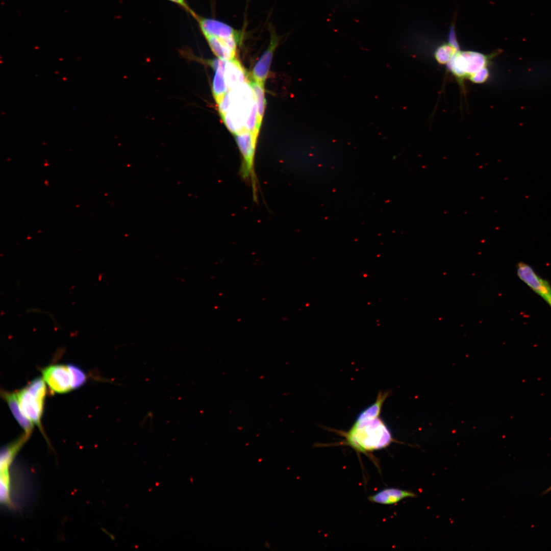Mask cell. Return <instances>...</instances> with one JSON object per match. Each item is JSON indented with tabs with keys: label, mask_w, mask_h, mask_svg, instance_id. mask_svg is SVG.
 I'll return each instance as SVG.
<instances>
[{
	"label": "cell",
	"mask_w": 551,
	"mask_h": 551,
	"mask_svg": "<svg viewBox=\"0 0 551 551\" xmlns=\"http://www.w3.org/2000/svg\"><path fill=\"white\" fill-rule=\"evenodd\" d=\"M169 1L181 6L182 7H184L185 9H187V10L190 11L191 13L192 12L189 9V8L187 6V4H186V3L185 2V0H169Z\"/></svg>",
	"instance_id": "obj_16"
},
{
	"label": "cell",
	"mask_w": 551,
	"mask_h": 551,
	"mask_svg": "<svg viewBox=\"0 0 551 551\" xmlns=\"http://www.w3.org/2000/svg\"><path fill=\"white\" fill-rule=\"evenodd\" d=\"M518 278L551 307V286L528 264L520 262L516 266Z\"/></svg>",
	"instance_id": "obj_5"
},
{
	"label": "cell",
	"mask_w": 551,
	"mask_h": 551,
	"mask_svg": "<svg viewBox=\"0 0 551 551\" xmlns=\"http://www.w3.org/2000/svg\"><path fill=\"white\" fill-rule=\"evenodd\" d=\"M68 365L71 375L73 390L81 387L87 380L86 372L77 365L72 364Z\"/></svg>",
	"instance_id": "obj_15"
},
{
	"label": "cell",
	"mask_w": 551,
	"mask_h": 551,
	"mask_svg": "<svg viewBox=\"0 0 551 551\" xmlns=\"http://www.w3.org/2000/svg\"><path fill=\"white\" fill-rule=\"evenodd\" d=\"M416 497V494L409 490L390 488L383 489L368 497L372 503L382 505H392L404 498Z\"/></svg>",
	"instance_id": "obj_11"
},
{
	"label": "cell",
	"mask_w": 551,
	"mask_h": 551,
	"mask_svg": "<svg viewBox=\"0 0 551 551\" xmlns=\"http://www.w3.org/2000/svg\"><path fill=\"white\" fill-rule=\"evenodd\" d=\"M235 136L242 158L241 175L245 181L251 184L254 197L256 200L257 188L254 161L258 136L248 131H242Z\"/></svg>",
	"instance_id": "obj_3"
},
{
	"label": "cell",
	"mask_w": 551,
	"mask_h": 551,
	"mask_svg": "<svg viewBox=\"0 0 551 551\" xmlns=\"http://www.w3.org/2000/svg\"><path fill=\"white\" fill-rule=\"evenodd\" d=\"M46 394L45 382L43 379L40 377L33 379L16 392L18 403L22 412L37 426L48 441L41 422Z\"/></svg>",
	"instance_id": "obj_2"
},
{
	"label": "cell",
	"mask_w": 551,
	"mask_h": 551,
	"mask_svg": "<svg viewBox=\"0 0 551 551\" xmlns=\"http://www.w3.org/2000/svg\"><path fill=\"white\" fill-rule=\"evenodd\" d=\"M192 14L197 21L204 36L233 37L242 41L244 37V32L242 31L236 30L220 21L199 16L193 12Z\"/></svg>",
	"instance_id": "obj_6"
},
{
	"label": "cell",
	"mask_w": 551,
	"mask_h": 551,
	"mask_svg": "<svg viewBox=\"0 0 551 551\" xmlns=\"http://www.w3.org/2000/svg\"><path fill=\"white\" fill-rule=\"evenodd\" d=\"M45 383L53 392L65 393L73 390L72 378L68 365H49L41 370Z\"/></svg>",
	"instance_id": "obj_4"
},
{
	"label": "cell",
	"mask_w": 551,
	"mask_h": 551,
	"mask_svg": "<svg viewBox=\"0 0 551 551\" xmlns=\"http://www.w3.org/2000/svg\"><path fill=\"white\" fill-rule=\"evenodd\" d=\"M209 46L213 53L219 58L223 60H230L235 58L237 48L241 41L233 37H218L206 36Z\"/></svg>",
	"instance_id": "obj_8"
},
{
	"label": "cell",
	"mask_w": 551,
	"mask_h": 551,
	"mask_svg": "<svg viewBox=\"0 0 551 551\" xmlns=\"http://www.w3.org/2000/svg\"><path fill=\"white\" fill-rule=\"evenodd\" d=\"M270 30L269 45L255 64L252 71L253 80L260 83H264L268 76L274 52L279 42V37L274 30L271 28Z\"/></svg>",
	"instance_id": "obj_7"
},
{
	"label": "cell",
	"mask_w": 551,
	"mask_h": 551,
	"mask_svg": "<svg viewBox=\"0 0 551 551\" xmlns=\"http://www.w3.org/2000/svg\"><path fill=\"white\" fill-rule=\"evenodd\" d=\"M226 61L218 59L210 62L211 65L216 70L213 80L212 91L217 104L228 92L224 77Z\"/></svg>",
	"instance_id": "obj_12"
},
{
	"label": "cell",
	"mask_w": 551,
	"mask_h": 551,
	"mask_svg": "<svg viewBox=\"0 0 551 551\" xmlns=\"http://www.w3.org/2000/svg\"><path fill=\"white\" fill-rule=\"evenodd\" d=\"M388 393H379L376 401L362 411L355 423L343 433L345 444L356 451L366 454L387 447L395 441L380 413Z\"/></svg>",
	"instance_id": "obj_1"
},
{
	"label": "cell",
	"mask_w": 551,
	"mask_h": 551,
	"mask_svg": "<svg viewBox=\"0 0 551 551\" xmlns=\"http://www.w3.org/2000/svg\"><path fill=\"white\" fill-rule=\"evenodd\" d=\"M1 396L7 403L13 416L29 438L33 433L34 423L23 414L17 397L16 392L5 390L1 391Z\"/></svg>",
	"instance_id": "obj_9"
},
{
	"label": "cell",
	"mask_w": 551,
	"mask_h": 551,
	"mask_svg": "<svg viewBox=\"0 0 551 551\" xmlns=\"http://www.w3.org/2000/svg\"><path fill=\"white\" fill-rule=\"evenodd\" d=\"M224 77L228 92L248 81L245 69L239 61L236 59L227 60Z\"/></svg>",
	"instance_id": "obj_10"
},
{
	"label": "cell",
	"mask_w": 551,
	"mask_h": 551,
	"mask_svg": "<svg viewBox=\"0 0 551 551\" xmlns=\"http://www.w3.org/2000/svg\"><path fill=\"white\" fill-rule=\"evenodd\" d=\"M249 83L256 97L258 123L261 126L265 107L264 83H258L254 80L249 82Z\"/></svg>",
	"instance_id": "obj_14"
},
{
	"label": "cell",
	"mask_w": 551,
	"mask_h": 551,
	"mask_svg": "<svg viewBox=\"0 0 551 551\" xmlns=\"http://www.w3.org/2000/svg\"><path fill=\"white\" fill-rule=\"evenodd\" d=\"M12 464L0 462V501L2 505L9 509H14L11 498V478L9 472Z\"/></svg>",
	"instance_id": "obj_13"
}]
</instances>
